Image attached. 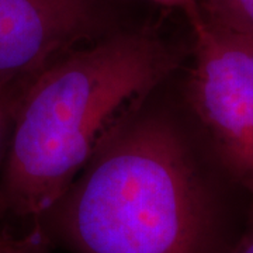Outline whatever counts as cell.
I'll use <instances>...</instances> for the list:
<instances>
[{"mask_svg": "<svg viewBox=\"0 0 253 253\" xmlns=\"http://www.w3.org/2000/svg\"><path fill=\"white\" fill-rule=\"evenodd\" d=\"M27 84L28 82L0 87V174L6 159L14 114L17 110L20 97Z\"/></svg>", "mask_w": 253, "mask_h": 253, "instance_id": "6", "label": "cell"}, {"mask_svg": "<svg viewBox=\"0 0 253 253\" xmlns=\"http://www.w3.org/2000/svg\"><path fill=\"white\" fill-rule=\"evenodd\" d=\"M0 253H46L45 245L34 236H16L0 229Z\"/></svg>", "mask_w": 253, "mask_h": 253, "instance_id": "7", "label": "cell"}, {"mask_svg": "<svg viewBox=\"0 0 253 253\" xmlns=\"http://www.w3.org/2000/svg\"><path fill=\"white\" fill-rule=\"evenodd\" d=\"M186 10L194 36L190 100L253 206V38Z\"/></svg>", "mask_w": 253, "mask_h": 253, "instance_id": "3", "label": "cell"}, {"mask_svg": "<svg viewBox=\"0 0 253 253\" xmlns=\"http://www.w3.org/2000/svg\"><path fill=\"white\" fill-rule=\"evenodd\" d=\"M96 0H0V87L27 83L99 30Z\"/></svg>", "mask_w": 253, "mask_h": 253, "instance_id": "4", "label": "cell"}, {"mask_svg": "<svg viewBox=\"0 0 253 253\" xmlns=\"http://www.w3.org/2000/svg\"><path fill=\"white\" fill-rule=\"evenodd\" d=\"M199 6L214 21L253 38V0H199Z\"/></svg>", "mask_w": 253, "mask_h": 253, "instance_id": "5", "label": "cell"}, {"mask_svg": "<svg viewBox=\"0 0 253 253\" xmlns=\"http://www.w3.org/2000/svg\"><path fill=\"white\" fill-rule=\"evenodd\" d=\"M229 253H253V222L249 231L239 239Z\"/></svg>", "mask_w": 253, "mask_h": 253, "instance_id": "8", "label": "cell"}, {"mask_svg": "<svg viewBox=\"0 0 253 253\" xmlns=\"http://www.w3.org/2000/svg\"><path fill=\"white\" fill-rule=\"evenodd\" d=\"M33 225L71 253H226L184 145L155 118L120 126Z\"/></svg>", "mask_w": 253, "mask_h": 253, "instance_id": "2", "label": "cell"}, {"mask_svg": "<svg viewBox=\"0 0 253 253\" xmlns=\"http://www.w3.org/2000/svg\"><path fill=\"white\" fill-rule=\"evenodd\" d=\"M151 31L110 36L55 59L23 91L0 174V217L33 224L176 66Z\"/></svg>", "mask_w": 253, "mask_h": 253, "instance_id": "1", "label": "cell"}, {"mask_svg": "<svg viewBox=\"0 0 253 253\" xmlns=\"http://www.w3.org/2000/svg\"><path fill=\"white\" fill-rule=\"evenodd\" d=\"M154 1H158V3L165 4V6H177V7L187 9L189 6L194 4L199 0H154Z\"/></svg>", "mask_w": 253, "mask_h": 253, "instance_id": "9", "label": "cell"}]
</instances>
